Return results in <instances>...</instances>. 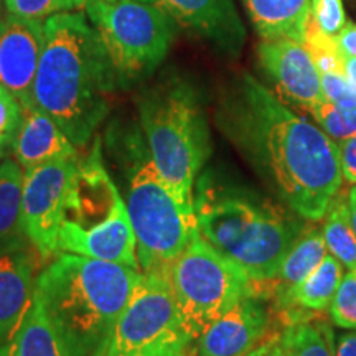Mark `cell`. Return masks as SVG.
<instances>
[{"label":"cell","instance_id":"6da1fadb","mask_svg":"<svg viewBox=\"0 0 356 356\" xmlns=\"http://www.w3.org/2000/svg\"><path fill=\"white\" fill-rule=\"evenodd\" d=\"M216 122L267 188L297 216L322 221L343 185L338 144L251 73L222 92Z\"/></svg>","mask_w":356,"mask_h":356},{"label":"cell","instance_id":"7a4b0ae2","mask_svg":"<svg viewBox=\"0 0 356 356\" xmlns=\"http://www.w3.org/2000/svg\"><path fill=\"white\" fill-rule=\"evenodd\" d=\"M118 88L104 43L84 13H58L44 20L33 106L50 115L78 149L96 137Z\"/></svg>","mask_w":356,"mask_h":356},{"label":"cell","instance_id":"3957f363","mask_svg":"<svg viewBox=\"0 0 356 356\" xmlns=\"http://www.w3.org/2000/svg\"><path fill=\"white\" fill-rule=\"evenodd\" d=\"M140 275L139 269L65 252L44 267L35 297L65 356H106Z\"/></svg>","mask_w":356,"mask_h":356},{"label":"cell","instance_id":"277c9868","mask_svg":"<svg viewBox=\"0 0 356 356\" xmlns=\"http://www.w3.org/2000/svg\"><path fill=\"white\" fill-rule=\"evenodd\" d=\"M193 208L200 236L256 284H273L284 257L304 231L305 220L282 203L211 173L198 177Z\"/></svg>","mask_w":356,"mask_h":356},{"label":"cell","instance_id":"5b68a950","mask_svg":"<svg viewBox=\"0 0 356 356\" xmlns=\"http://www.w3.org/2000/svg\"><path fill=\"white\" fill-rule=\"evenodd\" d=\"M106 142L126 185L122 197L136 234L139 269L168 267L197 231L195 208L181 202L160 177L140 124L113 122Z\"/></svg>","mask_w":356,"mask_h":356},{"label":"cell","instance_id":"8992f818","mask_svg":"<svg viewBox=\"0 0 356 356\" xmlns=\"http://www.w3.org/2000/svg\"><path fill=\"white\" fill-rule=\"evenodd\" d=\"M137 111L160 177L193 207L195 184L211 154L210 126L197 89L180 76L163 78L137 96Z\"/></svg>","mask_w":356,"mask_h":356},{"label":"cell","instance_id":"52a82bcc","mask_svg":"<svg viewBox=\"0 0 356 356\" xmlns=\"http://www.w3.org/2000/svg\"><path fill=\"white\" fill-rule=\"evenodd\" d=\"M58 251L139 269L126 200L102 160L99 136L92 139L86 157L79 159L58 233Z\"/></svg>","mask_w":356,"mask_h":356},{"label":"cell","instance_id":"ba28073f","mask_svg":"<svg viewBox=\"0 0 356 356\" xmlns=\"http://www.w3.org/2000/svg\"><path fill=\"white\" fill-rule=\"evenodd\" d=\"M84 10L122 89L149 78L175 42V20L144 0H88Z\"/></svg>","mask_w":356,"mask_h":356},{"label":"cell","instance_id":"9c48e42d","mask_svg":"<svg viewBox=\"0 0 356 356\" xmlns=\"http://www.w3.org/2000/svg\"><path fill=\"white\" fill-rule=\"evenodd\" d=\"M170 279L181 332L191 343L231 307L259 293L254 280L204 241L198 229L170 264Z\"/></svg>","mask_w":356,"mask_h":356},{"label":"cell","instance_id":"30bf717a","mask_svg":"<svg viewBox=\"0 0 356 356\" xmlns=\"http://www.w3.org/2000/svg\"><path fill=\"white\" fill-rule=\"evenodd\" d=\"M177 332H181V327L170 266L145 270L119 317L106 356H136Z\"/></svg>","mask_w":356,"mask_h":356},{"label":"cell","instance_id":"8fae6325","mask_svg":"<svg viewBox=\"0 0 356 356\" xmlns=\"http://www.w3.org/2000/svg\"><path fill=\"white\" fill-rule=\"evenodd\" d=\"M79 154L29 168L24 175V226L42 257L58 256V233L79 167Z\"/></svg>","mask_w":356,"mask_h":356},{"label":"cell","instance_id":"7c38bea8","mask_svg":"<svg viewBox=\"0 0 356 356\" xmlns=\"http://www.w3.org/2000/svg\"><path fill=\"white\" fill-rule=\"evenodd\" d=\"M44 47V20L0 17V84L20 102L33 106V83Z\"/></svg>","mask_w":356,"mask_h":356},{"label":"cell","instance_id":"4fadbf2b","mask_svg":"<svg viewBox=\"0 0 356 356\" xmlns=\"http://www.w3.org/2000/svg\"><path fill=\"white\" fill-rule=\"evenodd\" d=\"M256 56L266 76L293 104L309 111L325 99L320 71L304 43L291 38L261 40Z\"/></svg>","mask_w":356,"mask_h":356},{"label":"cell","instance_id":"5bb4252c","mask_svg":"<svg viewBox=\"0 0 356 356\" xmlns=\"http://www.w3.org/2000/svg\"><path fill=\"white\" fill-rule=\"evenodd\" d=\"M273 315L261 293L249 296L208 325L195 356H248L270 335Z\"/></svg>","mask_w":356,"mask_h":356},{"label":"cell","instance_id":"9a60e30c","mask_svg":"<svg viewBox=\"0 0 356 356\" xmlns=\"http://www.w3.org/2000/svg\"><path fill=\"white\" fill-rule=\"evenodd\" d=\"M163 10L181 29L207 40L218 50L238 55L246 29L234 0H144Z\"/></svg>","mask_w":356,"mask_h":356},{"label":"cell","instance_id":"2e32d148","mask_svg":"<svg viewBox=\"0 0 356 356\" xmlns=\"http://www.w3.org/2000/svg\"><path fill=\"white\" fill-rule=\"evenodd\" d=\"M10 150L12 159L24 170L78 155V147L50 115L37 106L22 108V119Z\"/></svg>","mask_w":356,"mask_h":356},{"label":"cell","instance_id":"e0dca14e","mask_svg":"<svg viewBox=\"0 0 356 356\" xmlns=\"http://www.w3.org/2000/svg\"><path fill=\"white\" fill-rule=\"evenodd\" d=\"M33 261L25 252L0 254V343L17 330L35 296Z\"/></svg>","mask_w":356,"mask_h":356},{"label":"cell","instance_id":"ac0fdd59","mask_svg":"<svg viewBox=\"0 0 356 356\" xmlns=\"http://www.w3.org/2000/svg\"><path fill=\"white\" fill-rule=\"evenodd\" d=\"M262 40L291 38L304 43L310 24V0H243Z\"/></svg>","mask_w":356,"mask_h":356},{"label":"cell","instance_id":"d6986e66","mask_svg":"<svg viewBox=\"0 0 356 356\" xmlns=\"http://www.w3.org/2000/svg\"><path fill=\"white\" fill-rule=\"evenodd\" d=\"M345 275V266L335 256L327 254L315 270L302 282L280 291L277 307L284 310L302 309L305 312H323L330 309L337 289Z\"/></svg>","mask_w":356,"mask_h":356},{"label":"cell","instance_id":"ffe728a7","mask_svg":"<svg viewBox=\"0 0 356 356\" xmlns=\"http://www.w3.org/2000/svg\"><path fill=\"white\" fill-rule=\"evenodd\" d=\"M25 170L12 157L0 163V254L20 251L26 233L24 226Z\"/></svg>","mask_w":356,"mask_h":356},{"label":"cell","instance_id":"44dd1931","mask_svg":"<svg viewBox=\"0 0 356 356\" xmlns=\"http://www.w3.org/2000/svg\"><path fill=\"white\" fill-rule=\"evenodd\" d=\"M0 356H65L50 320L35 296L17 330L0 343Z\"/></svg>","mask_w":356,"mask_h":356},{"label":"cell","instance_id":"7402d4cb","mask_svg":"<svg viewBox=\"0 0 356 356\" xmlns=\"http://www.w3.org/2000/svg\"><path fill=\"white\" fill-rule=\"evenodd\" d=\"M327 254L328 249L325 244L322 228L318 226L304 228L299 239L293 243L291 251L284 257L279 273L273 280L275 293L302 282L312 270L317 269Z\"/></svg>","mask_w":356,"mask_h":356},{"label":"cell","instance_id":"603a6c76","mask_svg":"<svg viewBox=\"0 0 356 356\" xmlns=\"http://www.w3.org/2000/svg\"><path fill=\"white\" fill-rule=\"evenodd\" d=\"M284 356H335V337L323 322L299 320L279 333Z\"/></svg>","mask_w":356,"mask_h":356},{"label":"cell","instance_id":"cb8c5ba5","mask_svg":"<svg viewBox=\"0 0 356 356\" xmlns=\"http://www.w3.org/2000/svg\"><path fill=\"white\" fill-rule=\"evenodd\" d=\"M322 233L328 252L335 256L345 269H356V234L350 221L348 200L338 195L323 216Z\"/></svg>","mask_w":356,"mask_h":356},{"label":"cell","instance_id":"d4e9b609","mask_svg":"<svg viewBox=\"0 0 356 356\" xmlns=\"http://www.w3.org/2000/svg\"><path fill=\"white\" fill-rule=\"evenodd\" d=\"M317 126L337 144L343 142L356 134V106L355 108H341L333 102L323 99L314 108L307 111Z\"/></svg>","mask_w":356,"mask_h":356},{"label":"cell","instance_id":"484cf974","mask_svg":"<svg viewBox=\"0 0 356 356\" xmlns=\"http://www.w3.org/2000/svg\"><path fill=\"white\" fill-rule=\"evenodd\" d=\"M88 0H3V10L22 19L47 20L58 13L78 12Z\"/></svg>","mask_w":356,"mask_h":356},{"label":"cell","instance_id":"4316f807","mask_svg":"<svg viewBox=\"0 0 356 356\" xmlns=\"http://www.w3.org/2000/svg\"><path fill=\"white\" fill-rule=\"evenodd\" d=\"M332 323L345 330H356V269L345 273L330 304Z\"/></svg>","mask_w":356,"mask_h":356},{"label":"cell","instance_id":"83f0119b","mask_svg":"<svg viewBox=\"0 0 356 356\" xmlns=\"http://www.w3.org/2000/svg\"><path fill=\"white\" fill-rule=\"evenodd\" d=\"M310 20L323 33L337 37L348 24L343 0H310Z\"/></svg>","mask_w":356,"mask_h":356},{"label":"cell","instance_id":"f1b7e54d","mask_svg":"<svg viewBox=\"0 0 356 356\" xmlns=\"http://www.w3.org/2000/svg\"><path fill=\"white\" fill-rule=\"evenodd\" d=\"M20 119V102L0 84V149H10Z\"/></svg>","mask_w":356,"mask_h":356},{"label":"cell","instance_id":"f546056e","mask_svg":"<svg viewBox=\"0 0 356 356\" xmlns=\"http://www.w3.org/2000/svg\"><path fill=\"white\" fill-rule=\"evenodd\" d=\"M320 79L325 99L341 108H355L356 91L345 73H320Z\"/></svg>","mask_w":356,"mask_h":356},{"label":"cell","instance_id":"4dcf8cb0","mask_svg":"<svg viewBox=\"0 0 356 356\" xmlns=\"http://www.w3.org/2000/svg\"><path fill=\"white\" fill-rule=\"evenodd\" d=\"M191 346L193 343L190 338L181 332H177L160 338L136 356H188Z\"/></svg>","mask_w":356,"mask_h":356},{"label":"cell","instance_id":"1f68e13d","mask_svg":"<svg viewBox=\"0 0 356 356\" xmlns=\"http://www.w3.org/2000/svg\"><path fill=\"white\" fill-rule=\"evenodd\" d=\"M340 150V167L343 180L348 185H356V134L350 139L338 144Z\"/></svg>","mask_w":356,"mask_h":356},{"label":"cell","instance_id":"d6a6232c","mask_svg":"<svg viewBox=\"0 0 356 356\" xmlns=\"http://www.w3.org/2000/svg\"><path fill=\"white\" fill-rule=\"evenodd\" d=\"M337 43L345 56L356 58V24H346V26L337 35Z\"/></svg>","mask_w":356,"mask_h":356},{"label":"cell","instance_id":"836d02e7","mask_svg":"<svg viewBox=\"0 0 356 356\" xmlns=\"http://www.w3.org/2000/svg\"><path fill=\"white\" fill-rule=\"evenodd\" d=\"M248 356H284L282 348H280L279 333H273V335L267 337L266 340Z\"/></svg>","mask_w":356,"mask_h":356},{"label":"cell","instance_id":"e575fe53","mask_svg":"<svg viewBox=\"0 0 356 356\" xmlns=\"http://www.w3.org/2000/svg\"><path fill=\"white\" fill-rule=\"evenodd\" d=\"M335 356H356V330L335 338Z\"/></svg>","mask_w":356,"mask_h":356},{"label":"cell","instance_id":"d590c367","mask_svg":"<svg viewBox=\"0 0 356 356\" xmlns=\"http://www.w3.org/2000/svg\"><path fill=\"white\" fill-rule=\"evenodd\" d=\"M346 200H348V210H350V221L353 226V231L356 234V185H351L348 193H346Z\"/></svg>","mask_w":356,"mask_h":356},{"label":"cell","instance_id":"8d00e7d4","mask_svg":"<svg viewBox=\"0 0 356 356\" xmlns=\"http://www.w3.org/2000/svg\"><path fill=\"white\" fill-rule=\"evenodd\" d=\"M345 74L356 91V58L345 56Z\"/></svg>","mask_w":356,"mask_h":356},{"label":"cell","instance_id":"74e56055","mask_svg":"<svg viewBox=\"0 0 356 356\" xmlns=\"http://www.w3.org/2000/svg\"><path fill=\"white\" fill-rule=\"evenodd\" d=\"M7 157V150H3V149H0V163L3 162V159Z\"/></svg>","mask_w":356,"mask_h":356},{"label":"cell","instance_id":"f35d334b","mask_svg":"<svg viewBox=\"0 0 356 356\" xmlns=\"http://www.w3.org/2000/svg\"><path fill=\"white\" fill-rule=\"evenodd\" d=\"M3 7V0H0V8H2Z\"/></svg>","mask_w":356,"mask_h":356}]
</instances>
